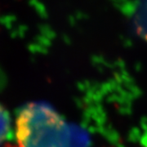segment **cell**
Listing matches in <instances>:
<instances>
[{
    "label": "cell",
    "mask_w": 147,
    "mask_h": 147,
    "mask_svg": "<svg viewBox=\"0 0 147 147\" xmlns=\"http://www.w3.org/2000/svg\"><path fill=\"white\" fill-rule=\"evenodd\" d=\"M16 147H68V129L51 108L31 103L16 120Z\"/></svg>",
    "instance_id": "obj_1"
},
{
    "label": "cell",
    "mask_w": 147,
    "mask_h": 147,
    "mask_svg": "<svg viewBox=\"0 0 147 147\" xmlns=\"http://www.w3.org/2000/svg\"><path fill=\"white\" fill-rule=\"evenodd\" d=\"M11 130V118L9 113L0 104V146L7 139Z\"/></svg>",
    "instance_id": "obj_2"
}]
</instances>
